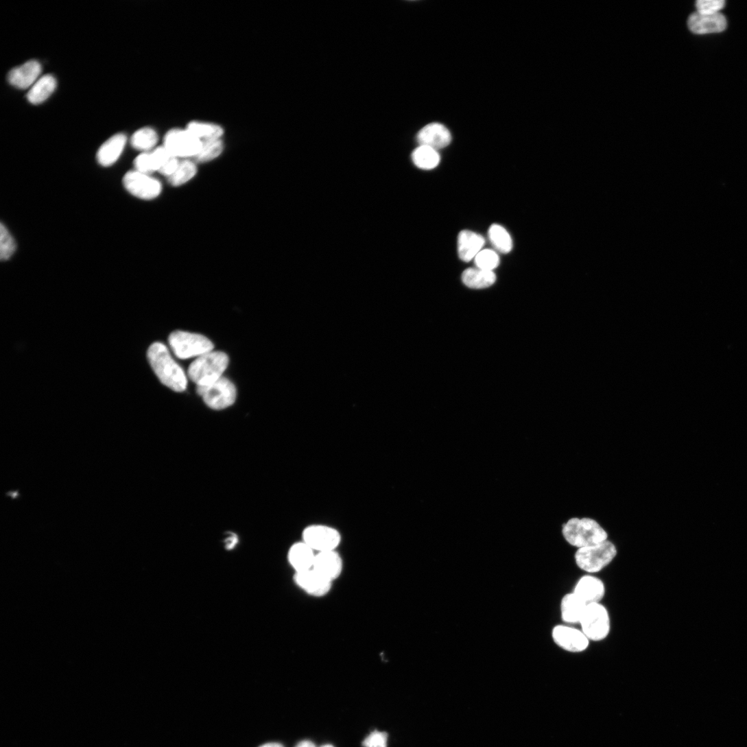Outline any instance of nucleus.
<instances>
[{"label":"nucleus","instance_id":"obj_6","mask_svg":"<svg viewBox=\"0 0 747 747\" xmlns=\"http://www.w3.org/2000/svg\"><path fill=\"white\" fill-rule=\"evenodd\" d=\"M169 342L174 354L180 359L200 357L214 348L213 343L204 336L182 331L173 332Z\"/></svg>","mask_w":747,"mask_h":747},{"label":"nucleus","instance_id":"obj_38","mask_svg":"<svg viewBox=\"0 0 747 747\" xmlns=\"http://www.w3.org/2000/svg\"><path fill=\"white\" fill-rule=\"evenodd\" d=\"M321 747H334V746H331V745L326 744V745H324V746H322Z\"/></svg>","mask_w":747,"mask_h":747},{"label":"nucleus","instance_id":"obj_35","mask_svg":"<svg viewBox=\"0 0 747 747\" xmlns=\"http://www.w3.org/2000/svg\"><path fill=\"white\" fill-rule=\"evenodd\" d=\"M237 536L234 534H230V535L228 536V538H226L225 540L226 548L227 549H233L234 547L237 544Z\"/></svg>","mask_w":747,"mask_h":747},{"label":"nucleus","instance_id":"obj_3","mask_svg":"<svg viewBox=\"0 0 747 747\" xmlns=\"http://www.w3.org/2000/svg\"><path fill=\"white\" fill-rule=\"evenodd\" d=\"M617 555V545L608 539L597 545L576 549L574 560L580 569L593 574L610 565Z\"/></svg>","mask_w":747,"mask_h":747},{"label":"nucleus","instance_id":"obj_11","mask_svg":"<svg viewBox=\"0 0 747 747\" xmlns=\"http://www.w3.org/2000/svg\"><path fill=\"white\" fill-rule=\"evenodd\" d=\"M555 643L564 650L571 653L585 652L591 641L582 630L566 625L556 626L552 630Z\"/></svg>","mask_w":747,"mask_h":747},{"label":"nucleus","instance_id":"obj_26","mask_svg":"<svg viewBox=\"0 0 747 747\" xmlns=\"http://www.w3.org/2000/svg\"><path fill=\"white\" fill-rule=\"evenodd\" d=\"M488 237L497 252L507 254L512 250V238L503 226L496 224L491 225L488 229Z\"/></svg>","mask_w":747,"mask_h":747},{"label":"nucleus","instance_id":"obj_23","mask_svg":"<svg viewBox=\"0 0 747 747\" xmlns=\"http://www.w3.org/2000/svg\"><path fill=\"white\" fill-rule=\"evenodd\" d=\"M464 284L472 289H484L493 285L496 281L493 272L485 271L478 268L466 270L462 275Z\"/></svg>","mask_w":747,"mask_h":747},{"label":"nucleus","instance_id":"obj_15","mask_svg":"<svg viewBox=\"0 0 747 747\" xmlns=\"http://www.w3.org/2000/svg\"><path fill=\"white\" fill-rule=\"evenodd\" d=\"M42 67L37 60H30L13 69L8 74V80L11 85L19 88H32L40 78Z\"/></svg>","mask_w":747,"mask_h":747},{"label":"nucleus","instance_id":"obj_13","mask_svg":"<svg viewBox=\"0 0 747 747\" xmlns=\"http://www.w3.org/2000/svg\"><path fill=\"white\" fill-rule=\"evenodd\" d=\"M587 605L601 603L606 595L604 581L593 574H586L577 581L573 592Z\"/></svg>","mask_w":747,"mask_h":747},{"label":"nucleus","instance_id":"obj_7","mask_svg":"<svg viewBox=\"0 0 747 747\" xmlns=\"http://www.w3.org/2000/svg\"><path fill=\"white\" fill-rule=\"evenodd\" d=\"M202 142L187 128H175L165 134L163 145L178 158L191 159L199 153Z\"/></svg>","mask_w":747,"mask_h":747},{"label":"nucleus","instance_id":"obj_12","mask_svg":"<svg viewBox=\"0 0 747 747\" xmlns=\"http://www.w3.org/2000/svg\"><path fill=\"white\" fill-rule=\"evenodd\" d=\"M294 580L296 586L306 594L317 598L328 595L333 584L313 569L295 572Z\"/></svg>","mask_w":747,"mask_h":747},{"label":"nucleus","instance_id":"obj_36","mask_svg":"<svg viewBox=\"0 0 747 747\" xmlns=\"http://www.w3.org/2000/svg\"><path fill=\"white\" fill-rule=\"evenodd\" d=\"M296 747H316L315 744L310 741H302L298 743Z\"/></svg>","mask_w":747,"mask_h":747},{"label":"nucleus","instance_id":"obj_2","mask_svg":"<svg viewBox=\"0 0 747 747\" xmlns=\"http://www.w3.org/2000/svg\"><path fill=\"white\" fill-rule=\"evenodd\" d=\"M562 535L571 547L579 549L600 544L609 539L606 530L591 518H571L562 527Z\"/></svg>","mask_w":747,"mask_h":747},{"label":"nucleus","instance_id":"obj_25","mask_svg":"<svg viewBox=\"0 0 747 747\" xmlns=\"http://www.w3.org/2000/svg\"><path fill=\"white\" fill-rule=\"evenodd\" d=\"M186 128L202 141L222 139L224 134L220 125L200 121L189 122Z\"/></svg>","mask_w":747,"mask_h":747},{"label":"nucleus","instance_id":"obj_5","mask_svg":"<svg viewBox=\"0 0 747 747\" xmlns=\"http://www.w3.org/2000/svg\"><path fill=\"white\" fill-rule=\"evenodd\" d=\"M579 625L591 641H604L610 632L609 612L601 603L588 605Z\"/></svg>","mask_w":747,"mask_h":747},{"label":"nucleus","instance_id":"obj_9","mask_svg":"<svg viewBox=\"0 0 747 747\" xmlns=\"http://www.w3.org/2000/svg\"><path fill=\"white\" fill-rule=\"evenodd\" d=\"M342 540L340 532L327 525H311L303 532V541L317 552L336 550Z\"/></svg>","mask_w":747,"mask_h":747},{"label":"nucleus","instance_id":"obj_30","mask_svg":"<svg viewBox=\"0 0 747 747\" xmlns=\"http://www.w3.org/2000/svg\"><path fill=\"white\" fill-rule=\"evenodd\" d=\"M477 268L493 272L500 265V257L491 249H484L475 258Z\"/></svg>","mask_w":747,"mask_h":747},{"label":"nucleus","instance_id":"obj_22","mask_svg":"<svg viewBox=\"0 0 747 747\" xmlns=\"http://www.w3.org/2000/svg\"><path fill=\"white\" fill-rule=\"evenodd\" d=\"M56 85V80L52 75L40 77L29 91L27 100L34 105L43 103L54 93Z\"/></svg>","mask_w":747,"mask_h":747},{"label":"nucleus","instance_id":"obj_18","mask_svg":"<svg viewBox=\"0 0 747 747\" xmlns=\"http://www.w3.org/2000/svg\"><path fill=\"white\" fill-rule=\"evenodd\" d=\"M485 244L484 238L479 234L464 230L460 233L458 239V252L460 259L466 263L475 259Z\"/></svg>","mask_w":747,"mask_h":747},{"label":"nucleus","instance_id":"obj_8","mask_svg":"<svg viewBox=\"0 0 747 747\" xmlns=\"http://www.w3.org/2000/svg\"><path fill=\"white\" fill-rule=\"evenodd\" d=\"M197 392L209 407L217 410L232 405L237 394L234 384L225 377L209 386H197Z\"/></svg>","mask_w":747,"mask_h":747},{"label":"nucleus","instance_id":"obj_31","mask_svg":"<svg viewBox=\"0 0 747 747\" xmlns=\"http://www.w3.org/2000/svg\"><path fill=\"white\" fill-rule=\"evenodd\" d=\"M16 244L14 239L3 224L0 226V258L9 260L14 254Z\"/></svg>","mask_w":747,"mask_h":747},{"label":"nucleus","instance_id":"obj_29","mask_svg":"<svg viewBox=\"0 0 747 747\" xmlns=\"http://www.w3.org/2000/svg\"><path fill=\"white\" fill-rule=\"evenodd\" d=\"M224 148L222 139L204 141L199 153L194 158L195 161L204 163L213 161L222 154Z\"/></svg>","mask_w":747,"mask_h":747},{"label":"nucleus","instance_id":"obj_17","mask_svg":"<svg viewBox=\"0 0 747 747\" xmlns=\"http://www.w3.org/2000/svg\"><path fill=\"white\" fill-rule=\"evenodd\" d=\"M417 139L420 145L429 146L438 150L447 147L452 141V136L444 125L433 123L419 132Z\"/></svg>","mask_w":747,"mask_h":747},{"label":"nucleus","instance_id":"obj_19","mask_svg":"<svg viewBox=\"0 0 747 747\" xmlns=\"http://www.w3.org/2000/svg\"><path fill=\"white\" fill-rule=\"evenodd\" d=\"M315 551L304 541L294 543L288 552V560L295 572L313 569Z\"/></svg>","mask_w":747,"mask_h":747},{"label":"nucleus","instance_id":"obj_21","mask_svg":"<svg viewBox=\"0 0 747 747\" xmlns=\"http://www.w3.org/2000/svg\"><path fill=\"white\" fill-rule=\"evenodd\" d=\"M127 141L123 134H117L110 138L99 148L97 160L103 166L114 164L122 154Z\"/></svg>","mask_w":747,"mask_h":747},{"label":"nucleus","instance_id":"obj_28","mask_svg":"<svg viewBox=\"0 0 747 747\" xmlns=\"http://www.w3.org/2000/svg\"><path fill=\"white\" fill-rule=\"evenodd\" d=\"M157 132L151 128H143L137 130L131 138V145L143 152L154 150L158 143Z\"/></svg>","mask_w":747,"mask_h":747},{"label":"nucleus","instance_id":"obj_10","mask_svg":"<svg viewBox=\"0 0 747 747\" xmlns=\"http://www.w3.org/2000/svg\"><path fill=\"white\" fill-rule=\"evenodd\" d=\"M123 185L132 195L145 200L158 198L162 191V185L157 179L136 170L126 174Z\"/></svg>","mask_w":747,"mask_h":747},{"label":"nucleus","instance_id":"obj_14","mask_svg":"<svg viewBox=\"0 0 747 747\" xmlns=\"http://www.w3.org/2000/svg\"><path fill=\"white\" fill-rule=\"evenodd\" d=\"M313 569L333 583L344 570V561L337 550L317 552Z\"/></svg>","mask_w":747,"mask_h":747},{"label":"nucleus","instance_id":"obj_34","mask_svg":"<svg viewBox=\"0 0 747 747\" xmlns=\"http://www.w3.org/2000/svg\"><path fill=\"white\" fill-rule=\"evenodd\" d=\"M388 735L385 732L375 731L363 742L364 747H387Z\"/></svg>","mask_w":747,"mask_h":747},{"label":"nucleus","instance_id":"obj_33","mask_svg":"<svg viewBox=\"0 0 747 747\" xmlns=\"http://www.w3.org/2000/svg\"><path fill=\"white\" fill-rule=\"evenodd\" d=\"M724 6V0H698L696 3L697 12L705 15L720 14Z\"/></svg>","mask_w":747,"mask_h":747},{"label":"nucleus","instance_id":"obj_27","mask_svg":"<svg viewBox=\"0 0 747 747\" xmlns=\"http://www.w3.org/2000/svg\"><path fill=\"white\" fill-rule=\"evenodd\" d=\"M195 161L191 159L180 160L176 171L168 178L169 183L174 187H182L191 181L198 174Z\"/></svg>","mask_w":747,"mask_h":747},{"label":"nucleus","instance_id":"obj_1","mask_svg":"<svg viewBox=\"0 0 747 747\" xmlns=\"http://www.w3.org/2000/svg\"><path fill=\"white\" fill-rule=\"evenodd\" d=\"M149 362L161 382L181 392L186 390L187 379L182 368L174 360L169 350L161 343H154L148 349Z\"/></svg>","mask_w":747,"mask_h":747},{"label":"nucleus","instance_id":"obj_4","mask_svg":"<svg viewBox=\"0 0 747 747\" xmlns=\"http://www.w3.org/2000/svg\"><path fill=\"white\" fill-rule=\"evenodd\" d=\"M228 365V357L222 352H211L200 356L190 366V379L197 386H209L220 378Z\"/></svg>","mask_w":747,"mask_h":747},{"label":"nucleus","instance_id":"obj_24","mask_svg":"<svg viewBox=\"0 0 747 747\" xmlns=\"http://www.w3.org/2000/svg\"><path fill=\"white\" fill-rule=\"evenodd\" d=\"M412 159L418 168L433 170L439 165L441 157L438 150L426 145H420L414 150Z\"/></svg>","mask_w":747,"mask_h":747},{"label":"nucleus","instance_id":"obj_16","mask_svg":"<svg viewBox=\"0 0 747 747\" xmlns=\"http://www.w3.org/2000/svg\"><path fill=\"white\" fill-rule=\"evenodd\" d=\"M726 26V18L720 13L705 15L696 12L688 19L689 29L696 34L720 33L724 31Z\"/></svg>","mask_w":747,"mask_h":747},{"label":"nucleus","instance_id":"obj_37","mask_svg":"<svg viewBox=\"0 0 747 747\" xmlns=\"http://www.w3.org/2000/svg\"><path fill=\"white\" fill-rule=\"evenodd\" d=\"M259 747H284V746L281 744L274 742V743L265 744H263V745H262V746H261Z\"/></svg>","mask_w":747,"mask_h":747},{"label":"nucleus","instance_id":"obj_20","mask_svg":"<svg viewBox=\"0 0 747 747\" xmlns=\"http://www.w3.org/2000/svg\"><path fill=\"white\" fill-rule=\"evenodd\" d=\"M587 606L573 593L565 595L560 603V613L562 621L569 625L579 624Z\"/></svg>","mask_w":747,"mask_h":747},{"label":"nucleus","instance_id":"obj_32","mask_svg":"<svg viewBox=\"0 0 747 747\" xmlns=\"http://www.w3.org/2000/svg\"><path fill=\"white\" fill-rule=\"evenodd\" d=\"M134 163L135 170L139 172L150 175L157 171L151 151L140 154L135 158Z\"/></svg>","mask_w":747,"mask_h":747}]
</instances>
